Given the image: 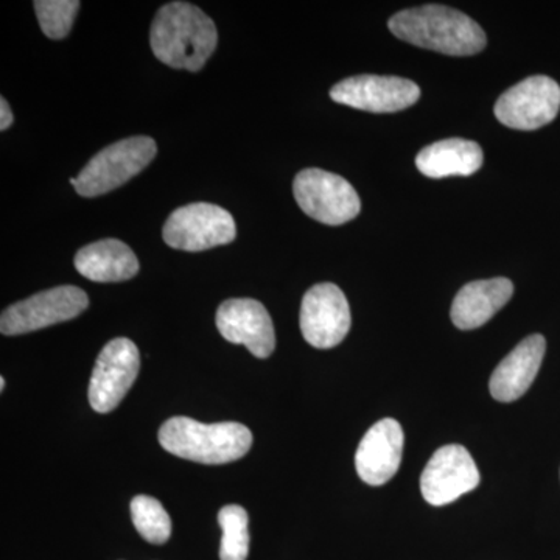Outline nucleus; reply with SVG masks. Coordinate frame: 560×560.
<instances>
[{
    "instance_id": "1",
    "label": "nucleus",
    "mask_w": 560,
    "mask_h": 560,
    "mask_svg": "<svg viewBox=\"0 0 560 560\" xmlns=\"http://www.w3.org/2000/svg\"><path fill=\"white\" fill-rule=\"evenodd\" d=\"M217 43L215 24L191 3H167L151 24V50L158 60L173 69L198 72L212 57Z\"/></svg>"
},
{
    "instance_id": "2",
    "label": "nucleus",
    "mask_w": 560,
    "mask_h": 560,
    "mask_svg": "<svg viewBox=\"0 0 560 560\" xmlns=\"http://www.w3.org/2000/svg\"><path fill=\"white\" fill-rule=\"evenodd\" d=\"M394 36L412 46L451 57L480 54L488 44L486 33L467 14L444 5H423L399 11L388 22Z\"/></svg>"
},
{
    "instance_id": "3",
    "label": "nucleus",
    "mask_w": 560,
    "mask_h": 560,
    "mask_svg": "<svg viewBox=\"0 0 560 560\" xmlns=\"http://www.w3.org/2000/svg\"><path fill=\"white\" fill-rule=\"evenodd\" d=\"M160 444L178 458L200 464H228L243 458L253 433L238 422L201 423L176 416L161 427Z\"/></svg>"
},
{
    "instance_id": "4",
    "label": "nucleus",
    "mask_w": 560,
    "mask_h": 560,
    "mask_svg": "<svg viewBox=\"0 0 560 560\" xmlns=\"http://www.w3.org/2000/svg\"><path fill=\"white\" fill-rule=\"evenodd\" d=\"M156 153V142L147 136L119 140L95 154L70 184L81 197H101L139 175Z\"/></svg>"
},
{
    "instance_id": "5",
    "label": "nucleus",
    "mask_w": 560,
    "mask_h": 560,
    "mask_svg": "<svg viewBox=\"0 0 560 560\" xmlns=\"http://www.w3.org/2000/svg\"><path fill=\"white\" fill-rule=\"evenodd\" d=\"M293 191L300 208L319 223L340 226L360 213L359 194L335 173L305 168L294 178Z\"/></svg>"
},
{
    "instance_id": "6",
    "label": "nucleus",
    "mask_w": 560,
    "mask_h": 560,
    "mask_svg": "<svg viewBox=\"0 0 560 560\" xmlns=\"http://www.w3.org/2000/svg\"><path fill=\"white\" fill-rule=\"evenodd\" d=\"M235 221L226 209L195 202L176 209L165 221L164 241L171 248L200 253L234 242Z\"/></svg>"
},
{
    "instance_id": "7",
    "label": "nucleus",
    "mask_w": 560,
    "mask_h": 560,
    "mask_svg": "<svg viewBox=\"0 0 560 560\" xmlns=\"http://www.w3.org/2000/svg\"><path fill=\"white\" fill-rule=\"evenodd\" d=\"M88 305V294L79 287H55L5 308L0 318V331L13 337L46 329L77 318L86 311Z\"/></svg>"
},
{
    "instance_id": "8",
    "label": "nucleus",
    "mask_w": 560,
    "mask_h": 560,
    "mask_svg": "<svg viewBox=\"0 0 560 560\" xmlns=\"http://www.w3.org/2000/svg\"><path fill=\"white\" fill-rule=\"evenodd\" d=\"M560 109V86L550 77L521 81L497 101L495 116L512 130H539L556 119Z\"/></svg>"
},
{
    "instance_id": "9",
    "label": "nucleus",
    "mask_w": 560,
    "mask_h": 560,
    "mask_svg": "<svg viewBox=\"0 0 560 560\" xmlns=\"http://www.w3.org/2000/svg\"><path fill=\"white\" fill-rule=\"evenodd\" d=\"M140 370V353L128 338L109 341L98 359L90 382V404L95 411L109 412L119 407L135 385Z\"/></svg>"
},
{
    "instance_id": "10",
    "label": "nucleus",
    "mask_w": 560,
    "mask_h": 560,
    "mask_svg": "<svg viewBox=\"0 0 560 560\" xmlns=\"http://www.w3.org/2000/svg\"><path fill=\"white\" fill-rule=\"evenodd\" d=\"M300 323L302 337L313 348L340 345L352 323L349 302L340 287L329 282L312 287L302 300Z\"/></svg>"
},
{
    "instance_id": "11",
    "label": "nucleus",
    "mask_w": 560,
    "mask_h": 560,
    "mask_svg": "<svg viewBox=\"0 0 560 560\" xmlns=\"http://www.w3.org/2000/svg\"><path fill=\"white\" fill-rule=\"evenodd\" d=\"M477 464L463 445L441 447L431 456L420 477V490L431 506H445L480 485Z\"/></svg>"
},
{
    "instance_id": "12",
    "label": "nucleus",
    "mask_w": 560,
    "mask_h": 560,
    "mask_svg": "<svg viewBox=\"0 0 560 560\" xmlns=\"http://www.w3.org/2000/svg\"><path fill=\"white\" fill-rule=\"evenodd\" d=\"M330 98L368 113H397L419 101L420 88L400 77L357 75L335 84Z\"/></svg>"
},
{
    "instance_id": "13",
    "label": "nucleus",
    "mask_w": 560,
    "mask_h": 560,
    "mask_svg": "<svg viewBox=\"0 0 560 560\" xmlns=\"http://www.w3.org/2000/svg\"><path fill=\"white\" fill-rule=\"evenodd\" d=\"M215 323L224 340L245 346L257 359H268L276 348L270 313L259 301L249 298L224 301L217 311Z\"/></svg>"
},
{
    "instance_id": "14",
    "label": "nucleus",
    "mask_w": 560,
    "mask_h": 560,
    "mask_svg": "<svg viewBox=\"0 0 560 560\" xmlns=\"http://www.w3.org/2000/svg\"><path fill=\"white\" fill-rule=\"evenodd\" d=\"M404 430L397 420L372 425L355 453L357 474L370 486L386 485L397 474L404 455Z\"/></svg>"
},
{
    "instance_id": "15",
    "label": "nucleus",
    "mask_w": 560,
    "mask_h": 560,
    "mask_svg": "<svg viewBox=\"0 0 560 560\" xmlns=\"http://www.w3.org/2000/svg\"><path fill=\"white\" fill-rule=\"evenodd\" d=\"M547 341L541 335H530L517 346L493 371L489 389L493 399L514 401L521 399L536 381L544 361Z\"/></svg>"
},
{
    "instance_id": "16",
    "label": "nucleus",
    "mask_w": 560,
    "mask_h": 560,
    "mask_svg": "<svg viewBox=\"0 0 560 560\" xmlns=\"http://www.w3.org/2000/svg\"><path fill=\"white\" fill-rule=\"evenodd\" d=\"M514 285L510 279L475 280L456 294L452 305V320L460 330L485 326L510 302Z\"/></svg>"
},
{
    "instance_id": "17",
    "label": "nucleus",
    "mask_w": 560,
    "mask_h": 560,
    "mask_svg": "<svg viewBox=\"0 0 560 560\" xmlns=\"http://www.w3.org/2000/svg\"><path fill=\"white\" fill-rule=\"evenodd\" d=\"M77 271L94 282H124L139 272V260L130 246L116 238L91 243L77 253Z\"/></svg>"
},
{
    "instance_id": "18",
    "label": "nucleus",
    "mask_w": 560,
    "mask_h": 560,
    "mask_svg": "<svg viewBox=\"0 0 560 560\" xmlns=\"http://www.w3.org/2000/svg\"><path fill=\"white\" fill-rule=\"evenodd\" d=\"M416 165L422 175L433 179L470 176L481 168L482 150L474 140H440L420 151Z\"/></svg>"
},
{
    "instance_id": "19",
    "label": "nucleus",
    "mask_w": 560,
    "mask_h": 560,
    "mask_svg": "<svg viewBox=\"0 0 560 560\" xmlns=\"http://www.w3.org/2000/svg\"><path fill=\"white\" fill-rule=\"evenodd\" d=\"M131 518L142 539L153 545L165 544L172 536L171 515L160 500L138 495L131 501Z\"/></svg>"
},
{
    "instance_id": "20",
    "label": "nucleus",
    "mask_w": 560,
    "mask_h": 560,
    "mask_svg": "<svg viewBox=\"0 0 560 560\" xmlns=\"http://www.w3.org/2000/svg\"><path fill=\"white\" fill-rule=\"evenodd\" d=\"M248 512L238 504H228L219 512L223 529L221 537V560H246L249 552Z\"/></svg>"
},
{
    "instance_id": "21",
    "label": "nucleus",
    "mask_w": 560,
    "mask_h": 560,
    "mask_svg": "<svg viewBox=\"0 0 560 560\" xmlns=\"http://www.w3.org/2000/svg\"><path fill=\"white\" fill-rule=\"evenodd\" d=\"M33 5L40 31L50 39L66 38L80 10L77 0H36Z\"/></svg>"
},
{
    "instance_id": "22",
    "label": "nucleus",
    "mask_w": 560,
    "mask_h": 560,
    "mask_svg": "<svg viewBox=\"0 0 560 560\" xmlns=\"http://www.w3.org/2000/svg\"><path fill=\"white\" fill-rule=\"evenodd\" d=\"M13 119V113H11L9 103H7L5 98H0V130H9Z\"/></svg>"
},
{
    "instance_id": "23",
    "label": "nucleus",
    "mask_w": 560,
    "mask_h": 560,
    "mask_svg": "<svg viewBox=\"0 0 560 560\" xmlns=\"http://www.w3.org/2000/svg\"><path fill=\"white\" fill-rule=\"evenodd\" d=\"M0 389H5V378H0Z\"/></svg>"
}]
</instances>
